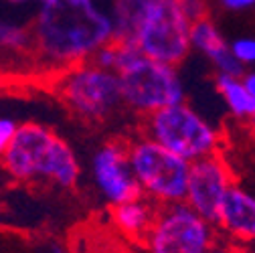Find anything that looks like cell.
<instances>
[{"instance_id": "1", "label": "cell", "mask_w": 255, "mask_h": 253, "mask_svg": "<svg viewBox=\"0 0 255 253\" xmlns=\"http://www.w3.org/2000/svg\"><path fill=\"white\" fill-rule=\"evenodd\" d=\"M33 53L45 67L65 71L114 41L110 8L100 0H43L30 24Z\"/></svg>"}, {"instance_id": "2", "label": "cell", "mask_w": 255, "mask_h": 253, "mask_svg": "<svg viewBox=\"0 0 255 253\" xmlns=\"http://www.w3.org/2000/svg\"><path fill=\"white\" fill-rule=\"evenodd\" d=\"M0 160L20 182H51L71 191L81 176L73 148L51 128L37 122L18 126Z\"/></svg>"}, {"instance_id": "3", "label": "cell", "mask_w": 255, "mask_h": 253, "mask_svg": "<svg viewBox=\"0 0 255 253\" xmlns=\"http://www.w3.org/2000/svg\"><path fill=\"white\" fill-rule=\"evenodd\" d=\"M118 45L116 73L120 77L124 108L136 116H150L186 100L178 67L142 55L134 45Z\"/></svg>"}, {"instance_id": "4", "label": "cell", "mask_w": 255, "mask_h": 253, "mask_svg": "<svg viewBox=\"0 0 255 253\" xmlns=\"http://www.w3.org/2000/svg\"><path fill=\"white\" fill-rule=\"evenodd\" d=\"M144 136L188 162L221 152L223 144L221 132L186 100L146 116Z\"/></svg>"}, {"instance_id": "5", "label": "cell", "mask_w": 255, "mask_h": 253, "mask_svg": "<svg viewBox=\"0 0 255 253\" xmlns=\"http://www.w3.org/2000/svg\"><path fill=\"white\" fill-rule=\"evenodd\" d=\"M128 160L142 188V195L152 203L164 207L184 201L190 170L188 160L144 134L128 144Z\"/></svg>"}, {"instance_id": "6", "label": "cell", "mask_w": 255, "mask_h": 253, "mask_svg": "<svg viewBox=\"0 0 255 253\" xmlns=\"http://www.w3.org/2000/svg\"><path fill=\"white\" fill-rule=\"evenodd\" d=\"M57 87L69 110L87 122H106L124 108L118 73L91 61L65 69Z\"/></svg>"}, {"instance_id": "7", "label": "cell", "mask_w": 255, "mask_h": 253, "mask_svg": "<svg viewBox=\"0 0 255 253\" xmlns=\"http://www.w3.org/2000/svg\"><path fill=\"white\" fill-rule=\"evenodd\" d=\"M190 22L178 0H150L132 45L146 57L178 67L190 55Z\"/></svg>"}, {"instance_id": "8", "label": "cell", "mask_w": 255, "mask_h": 253, "mask_svg": "<svg viewBox=\"0 0 255 253\" xmlns=\"http://www.w3.org/2000/svg\"><path fill=\"white\" fill-rule=\"evenodd\" d=\"M217 241V227L180 201L158 207L142 245L148 253H209Z\"/></svg>"}, {"instance_id": "9", "label": "cell", "mask_w": 255, "mask_h": 253, "mask_svg": "<svg viewBox=\"0 0 255 253\" xmlns=\"http://www.w3.org/2000/svg\"><path fill=\"white\" fill-rule=\"evenodd\" d=\"M233 184L235 174L221 152L199 158L190 162L184 203L215 225L219 207Z\"/></svg>"}, {"instance_id": "10", "label": "cell", "mask_w": 255, "mask_h": 253, "mask_svg": "<svg viewBox=\"0 0 255 253\" xmlns=\"http://www.w3.org/2000/svg\"><path fill=\"white\" fill-rule=\"evenodd\" d=\"M91 178L112 207L142 197V188L128 160V142L110 140L95 150L91 156Z\"/></svg>"}, {"instance_id": "11", "label": "cell", "mask_w": 255, "mask_h": 253, "mask_svg": "<svg viewBox=\"0 0 255 253\" xmlns=\"http://www.w3.org/2000/svg\"><path fill=\"white\" fill-rule=\"evenodd\" d=\"M215 227L233 241H255V195L235 182L219 207Z\"/></svg>"}, {"instance_id": "12", "label": "cell", "mask_w": 255, "mask_h": 253, "mask_svg": "<svg viewBox=\"0 0 255 253\" xmlns=\"http://www.w3.org/2000/svg\"><path fill=\"white\" fill-rule=\"evenodd\" d=\"M190 49H195L203 57H207L219 75L241 77L247 71V67L243 63H239L233 57L229 43L225 41L219 26L209 16L195 20L190 24Z\"/></svg>"}, {"instance_id": "13", "label": "cell", "mask_w": 255, "mask_h": 253, "mask_svg": "<svg viewBox=\"0 0 255 253\" xmlns=\"http://www.w3.org/2000/svg\"><path fill=\"white\" fill-rule=\"evenodd\" d=\"M156 213H158V205L142 195L138 199L116 205L112 211V221L120 229V233H124L128 239L142 243L154 223Z\"/></svg>"}, {"instance_id": "14", "label": "cell", "mask_w": 255, "mask_h": 253, "mask_svg": "<svg viewBox=\"0 0 255 253\" xmlns=\"http://www.w3.org/2000/svg\"><path fill=\"white\" fill-rule=\"evenodd\" d=\"M150 0H110V16L114 24V43L132 45L140 18Z\"/></svg>"}, {"instance_id": "15", "label": "cell", "mask_w": 255, "mask_h": 253, "mask_svg": "<svg viewBox=\"0 0 255 253\" xmlns=\"http://www.w3.org/2000/svg\"><path fill=\"white\" fill-rule=\"evenodd\" d=\"M215 87L219 91V96L225 102L229 114L237 120L249 122L255 116V106L249 98V93L241 81V77L233 75H215Z\"/></svg>"}, {"instance_id": "16", "label": "cell", "mask_w": 255, "mask_h": 253, "mask_svg": "<svg viewBox=\"0 0 255 253\" xmlns=\"http://www.w3.org/2000/svg\"><path fill=\"white\" fill-rule=\"evenodd\" d=\"M0 49L12 53L33 51L30 26H24L16 20H0Z\"/></svg>"}, {"instance_id": "17", "label": "cell", "mask_w": 255, "mask_h": 253, "mask_svg": "<svg viewBox=\"0 0 255 253\" xmlns=\"http://www.w3.org/2000/svg\"><path fill=\"white\" fill-rule=\"evenodd\" d=\"M229 49L245 67H255V37H239L229 43Z\"/></svg>"}, {"instance_id": "18", "label": "cell", "mask_w": 255, "mask_h": 253, "mask_svg": "<svg viewBox=\"0 0 255 253\" xmlns=\"http://www.w3.org/2000/svg\"><path fill=\"white\" fill-rule=\"evenodd\" d=\"M116 57H118V45L112 41V43H108V45L100 47L98 51H95V53L91 55V59H89V61L93 63V65L102 67V69L114 71V69H116Z\"/></svg>"}, {"instance_id": "19", "label": "cell", "mask_w": 255, "mask_h": 253, "mask_svg": "<svg viewBox=\"0 0 255 253\" xmlns=\"http://www.w3.org/2000/svg\"><path fill=\"white\" fill-rule=\"evenodd\" d=\"M178 4H180L182 12L186 14V18L190 22L209 16V4H207V0H178Z\"/></svg>"}, {"instance_id": "20", "label": "cell", "mask_w": 255, "mask_h": 253, "mask_svg": "<svg viewBox=\"0 0 255 253\" xmlns=\"http://www.w3.org/2000/svg\"><path fill=\"white\" fill-rule=\"evenodd\" d=\"M16 128H18V124H16L14 118L0 116V158H2V154L6 152V148H8V144H10Z\"/></svg>"}, {"instance_id": "21", "label": "cell", "mask_w": 255, "mask_h": 253, "mask_svg": "<svg viewBox=\"0 0 255 253\" xmlns=\"http://www.w3.org/2000/svg\"><path fill=\"white\" fill-rule=\"evenodd\" d=\"M219 6L229 12H243L255 8V0H219Z\"/></svg>"}, {"instance_id": "22", "label": "cell", "mask_w": 255, "mask_h": 253, "mask_svg": "<svg viewBox=\"0 0 255 253\" xmlns=\"http://www.w3.org/2000/svg\"><path fill=\"white\" fill-rule=\"evenodd\" d=\"M241 81H243V85H245V89L249 93V98H251V102L255 106V69L253 71H245L241 75Z\"/></svg>"}, {"instance_id": "23", "label": "cell", "mask_w": 255, "mask_h": 253, "mask_svg": "<svg viewBox=\"0 0 255 253\" xmlns=\"http://www.w3.org/2000/svg\"><path fill=\"white\" fill-rule=\"evenodd\" d=\"M209 253H243V251L237 245H233V243H221V241H217L209 249Z\"/></svg>"}, {"instance_id": "24", "label": "cell", "mask_w": 255, "mask_h": 253, "mask_svg": "<svg viewBox=\"0 0 255 253\" xmlns=\"http://www.w3.org/2000/svg\"><path fill=\"white\" fill-rule=\"evenodd\" d=\"M8 4H14V6H24V4H41L43 0H4Z\"/></svg>"}, {"instance_id": "25", "label": "cell", "mask_w": 255, "mask_h": 253, "mask_svg": "<svg viewBox=\"0 0 255 253\" xmlns=\"http://www.w3.org/2000/svg\"><path fill=\"white\" fill-rule=\"evenodd\" d=\"M249 124H251V128H253V130H255V116H253V118H251V120H249Z\"/></svg>"}, {"instance_id": "26", "label": "cell", "mask_w": 255, "mask_h": 253, "mask_svg": "<svg viewBox=\"0 0 255 253\" xmlns=\"http://www.w3.org/2000/svg\"><path fill=\"white\" fill-rule=\"evenodd\" d=\"M53 253H63V251H61V249H57V247H55V249H53Z\"/></svg>"}]
</instances>
